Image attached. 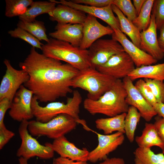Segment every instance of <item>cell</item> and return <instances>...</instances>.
I'll use <instances>...</instances> for the list:
<instances>
[{
  "instance_id": "6da1fadb",
  "label": "cell",
  "mask_w": 164,
  "mask_h": 164,
  "mask_svg": "<svg viewBox=\"0 0 164 164\" xmlns=\"http://www.w3.org/2000/svg\"><path fill=\"white\" fill-rule=\"evenodd\" d=\"M19 65L29 76L24 86L42 102L54 101L72 93L73 80L79 71L68 63L39 53L33 47Z\"/></svg>"
},
{
  "instance_id": "7a4b0ae2",
  "label": "cell",
  "mask_w": 164,
  "mask_h": 164,
  "mask_svg": "<svg viewBox=\"0 0 164 164\" xmlns=\"http://www.w3.org/2000/svg\"><path fill=\"white\" fill-rule=\"evenodd\" d=\"M127 95L122 81L117 79L110 88L98 99L86 98L84 107L93 115L101 114L112 117L127 113L129 107L126 101Z\"/></svg>"
},
{
  "instance_id": "3957f363",
  "label": "cell",
  "mask_w": 164,
  "mask_h": 164,
  "mask_svg": "<svg viewBox=\"0 0 164 164\" xmlns=\"http://www.w3.org/2000/svg\"><path fill=\"white\" fill-rule=\"evenodd\" d=\"M82 97L77 90L73 92L72 97L69 98L66 103L57 101L50 102L46 106H40L36 97L33 96L31 102L33 114L36 120L42 123L47 122L62 114H66L75 119L78 123L83 125L85 122L80 118V106Z\"/></svg>"
},
{
  "instance_id": "277c9868",
  "label": "cell",
  "mask_w": 164,
  "mask_h": 164,
  "mask_svg": "<svg viewBox=\"0 0 164 164\" xmlns=\"http://www.w3.org/2000/svg\"><path fill=\"white\" fill-rule=\"evenodd\" d=\"M41 50L46 56L66 62L80 71L91 67L88 50L68 43L50 38L42 45Z\"/></svg>"
},
{
  "instance_id": "5b68a950",
  "label": "cell",
  "mask_w": 164,
  "mask_h": 164,
  "mask_svg": "<svg viewBox=\"0 0 164 164\" xmlns=\"http://www.w3.org/2000/svg\"><path fill=\"white\" fill-rule=\"evenodd\" d=\"M116 80L90 67L79 70L73 80L72 87L87 91V98L95 100L110 89Z\"/></svg>"
},
{
  "instance_id": "8992f818",
  "label": "cell",
  "mask_w": 164,
  "mask_h": 164,
  "mask_svg": "<svg viewBox=\"0 0 164 164\" xmlns=\"http://www.w3.org/2000/svg\"><path fill=\"white\" fill-rule=\"evenodd\" d=\"M78 123L77 120L71 116L62 114L45 123L36 120L30 121L28 129L32 135L45 136L54 140L75 129Z\"/></svg>"
},
{
  "instance_id": "52a82bcc",
  "label": "cell",
  "mask_w": 164,
  "mask_h": 164,
  "mask_svg": "<svg viewBox=\"0 0 164 164\" xmlns=\"http://www.w3.org/2000/svg\"><path fill=\"white\" fill-rule=\"evenodd\" d=\"M28 122L23 120L19 127L18 132L22 142L16 156L28 160L35 156L43 159L53 158L54 152L52 148L46 143L44 145H41L30 134L28 129Z\"/></svg>"
},
{
  "instance_id": "ba28073f",
  "label": "cell",
  "mask_w": 164,
  "mask_h": 164,
  "mask_svg": "<svg viewBox=\"0 0 164 164\" xmlns=\"http://www.w3.org/2000/svg\"><path fill=\"white\" fill-rule=\"evenodd\" d=\"M88 50L91 67L96 69L104 64L114 55L124 51L121 45L113 38L99 39Z\"/></svg>"
},
{
  "instance_id": "9c48e42d",
  "label": "cell",
  "mask_w": 164,
  "mask_h": 164,
  "mask_svg": "<svg viewBox=\"0 0 164 164\" xmlns=\"http://www.w3.org/2000/svg\"><path fill=\"white\" fill-rule=\"evenodd\" d=\"M4 63L6 67L0 85V100L7 98L12 102L21 86L28 80L29 76L24 70L13 68L9 60L5 59Z\"/></svg>"
},
{
  "instance_id": "30bf717a",
  "label": "cell",
  "mask_w": 164,
  "mask_h": 164,
  "mask_svg": "<svg viewBox=\"0 0 164 164\" xmlns=\"http://www.w3.org/2000/svg\"><path fill=\"white\" fill-rule=\"evenodd\" d=\"M91 131L97 135L98 143L97 146L89 152L88 161L95 163L99 161H102L108 158L111 152L115 150L124 142L125 137L124 133L120 132L110 135H103Z\"/></svg>"
},
{
  "instance_id": "8fae6325",
  "label": "cell",
  "mask_w": 164,
  "mask_h": 164,
  "mask_svg": "<svg viewBox=\"0 0 164 164\" xmlns=\"http://www.w3.org/2000/svg\"><path fill=\"white\" fill-rule=\"evenodd\" d=\"M135 65L129 55L124 51L114 55L96 69L116 79H121L128 76L135 68Z\"/></svg>"
},
{
  "instance_id": "7c38bea8",
  "label": "cell",
  "mask_w": 164,
  "mask_h": 164,
  "mask_svg": "<svg viewBox=\"0 0 164 164\" xmlns=\"http://www.w3.org/2000/svg\"><path fill=\"white\" fill-rule=\"evenodd\" d=\"M33 92L22 85L16 93L9 112L14 120L22 122L28 121L34 117L32 110L31 102Z\"/></svg>"
},
{
  "instance_id": "4fadbf2b",
  "label": "cell",
  "mask_w": 164,
  "mask_h": 164,
  "mask_svg": "<svg viewBox=\"0 0 164 164\" xmlns=\"http://www.w3.org/2000/svg\"><path fill=\"white\" fill-rule=\"evenodd\" d=\"M122 81L127 92V104L136 108L141 117L146 121H150L157 115L153 107L142 96L128 76L124 78Z\"/></svg>"
},
{
  "instance_id": "5bb4252c",
  "label": "cell",
  "mask_w": 164,
  "mask_h": 164,
  "mask_svg": "<svg viewBox=\"0 0 164 164\" xmlns=\"http://www.w3.org/2000/svg\"><path fill=\"white\" fill-rule=\"evenodd\" d=\"M112 38L118 41L131 58L136 67L155 64L158 61L130 41L120 30L113 29Z\"/></svg>"
},
{
  "instance_id": "9a60e30c",
  "label": "cell",
  "mask_w": 164,
  "mask_h": 164,
  "mask_svg": "<svg viewBox=\"0 0 164 164\" xmlns=\"http://www.w3.org/2000/svg\"><path fill=\"white\" fill-rule=\"evenodd\" d=\"M50 0L56 4L69 6L98 18L106 23L113 29L121 30L119 21L113 14L111 5L103 7H97L75 3L71 0Z\"/></svg>"
},
{
  "instance_id": "2e32d148",
  "label": "cell",
  "mask_w": 164,
  "mask_h": 164,
  "mask_svg": "<svg viewBox=\"0 0 164 164\" xmlns=\"http://www.w3.org/2000/svg\"><path fill=\"white\" fill-rule=\"evenodd\" d=\"M83 25V36L80 47L87 50L95 41L106 35H112L114 30L109 26H105L99 22L96 18L89 14Z\"/></svg>"
},
{
  "instance_id": "e0dca14e",
  "label": "cell",
  "mask_w": 164,
  "mask_h": 164,
  "mask_svg": "<svg viewBox=\"0 0 164 164\" xmlns=\"http://www.w3.org/2000/svg\"><path fill=\"white\" fill-rule=\"evenodd\" d=\"M60 157L76 161L87 162L89 152L86 148L82 149L68 140L63 136L54 139L52 143L46 142Z\"/></svg>"
},
{
  "instance_id": "ac0fdd59",
  "label": "cell",
  "mask_w": 164,
  "mask_h": 164,
  "mask_svg": "<svg viewBox=\"0 0 164 164\" xmlns=\"http://www.w3.org/2000/svg\"><path fill=\"white\" fill-rule=\"evenodd\" d=\"M157 30L154 16L152 14L149 26L141 32L140 48L158 61L163 58L164 54L158 44Z\"/></svg>"
},
{
  "instance_id": "d6986e66",
  "label": "cell",
  "mask_w": 164,
  "mask_h": 164,
  "mask_svg": "<svg viewBox=\"0 0 164 164\" xmlns=\"http://www.w3.org/2000/svg\"><path fill=\"white\" fill-rule=\"evenodd\" d=\"M54 32H50L51 38L68 43L72 45L80 47L83 36L82 24L58 23Z\"/></svg>"
},
{
  "instance_id": "ffe728a7",
  "label": "cell",
  "mask_w": 164,
  "mask_h": 164,
  "mask_svg": "<svg viewBox=\"0 0 164 164\" xmlns=\"http://www.w3.org/2000/svg\"><path fill=\"white\" fill-rule=\"evenodd\" d=\"M48 14L51 21L63 24H83L87 17L83 12L60 4L56 6L54 10Z\"/></svg>"
},
{
  "instance_id": "44dd1931",
  "label": "cell",
  "mask_w": 164,
  "mask_h": 164,
  "mask_svg": "<svg viewBox=\"0 0 164 164\" xmlns=\"http://www.w3.org/2000/svg\"><path fill=\"white\" fill-rule=\"evenodd\" d=\"M138 147L150 148L153 146L159 147L164 153V144L159 136L154 124L146 122L142 134L135 138Z\"/></svg>"
},
{
  "instance_id": "7402d4cb",
  "label": "cell",
  "mask_w": 164,
  "mask_h": 164,
  "mask_svg": "<svg viewBox=\"0 0 164 164\" xmlns=\"http://www.w3.org/2000/svg\"><path fill=\"white\" fill-rule=\"evenodd\" d=\"M132 80L137 79H149L164 81V62L136 67L128 75Z\"/></svg>"
},
{
  "instance_id": "603a6c76",
  "label": "cell",
  "mask_w": 164,
  "mask_h": 164,
  "mask_svg": "<svg viewBox=\"0 0 164 164\" xmlns=\"http://www.w3.org/2000/svg\"><path fill=\"white\" fill-rule=\"evenodd\" d=\"M113 12L117 16L121 31L125 35H127L132 42L140 48L141 32L139 29L128 19L119 9L113 4L111 5Z\"/></svg>"
},
{
  "instance_id": "cb8c5ba5",
  "label": "cell",
  "mask_w": 164,
  "mask_h": 164,
  "mask_svg": "<svg viewBox=\"0 0 164 164\" xmlns=\"http://www.w3.org/2000/svg\"><path fill=\"white\" fill-rule=\"evenodd\" d=\"M126 113L107 118H98L95 121L96 128L103 131L104 135H110L114 132L125 133V120Z\"/></svg>"
},
{
  "instance_id": "d4e9b609",
  "label": "cell",
  "mask_w": 164,
  "mask_h": 164,
  "mask_svg": "<svg viewBox=\"0 0 164 164\" xmlns=\"http://www.w3.org/2000/svg\"><path fill=\"white\" fill-rule=\"evenodd\" d=\"M56 4L50 0L49 2L33 1L26 13L19 16V18L24 21L34 22L38 16L43 14H49L52 12L56 7Z\"/></svg>"
},
{
  "instance_id": "484cf974",
  "label": "cell",
  "mask_w": 164,
  "mask_h": 164,
  "mask_svg": "<svg viewBox=\"0 0 164 164\" xmlns=\"http://www.w3.org/2000/svg\"><path fill=\"white\" fill-rule=\"evenodd\" d=\"M134 154L135 164H164V153L155 154L150 148L138 147Z\"/></svg>"
},
{
  "instance_id": "4316f807",
  "label": "cell",
  "mask_w": 164,
  "mask_h": 164,
  "mask_svg": "<svg viewBox=\"0 0 164 164\" xmlns=\"http://www.w3.org/2000/svg\"><path fill=\"white\" fill-rule=\"evenodd\" d=\"M141 117V114L136 108L129 106L125 118L124 129L126 137L131 143L134 140L135 132Z\"/></svg>"
},
{
  "instance_id": "83f0119b",
  "label": "cell",
  "mask_w": 164,
  "mask_h": 164,
  "mask_svg": "<svg viewBox=\"0 0 164 164\" xmlns=\"http://www.w3.org/2000/svg\"><path fill=\"white\" fill-rule=\"evenodd\" d=\"M17 26V27L28 32L40 41L44 40L47 43L49 41L46 33L44 23L42 21L36 20L29 22L20 20Z\"/></svg>"
},
{
  "instance_id": "f1b7e54d",
  "label": "cell",
  "mask_w": 164,
  "mask_h": 164,
  "mask_svg": "<svg viewBox=\"0 0 164 164\" xmlns=\"http://www.w3.org/2000/svg\"><path fill=\"white\" fill-rule=\"evenodd\" d=\"M33 2L32 0H5V16L12 18L24 14Z\"/></svg>"
},
{
  "instance_id": "f546056e",
  "label": "cell",
  "mask_w": 164,
  "mask_h": 164,
  "mask_svg": "<svg viewBox=\"0 0 164 164\" xmlns=\"http://www.w3.org/2000/svg\"><path fill=\"white\" fill-rule=\"evenodd\" d=\"M154 0H146L138 15L132 22L141 32L149 26Z\"/></svg>"
},
{
  "instance_id": "4dcf8cb0",
  "label": "cell",
  "mask_w": 164,
  "mask_h": 164,
  "mask_svg": "<svg viewBox=\"0 0 164 164\" xmlns=\"http://www.w3.org/2000/svg\"><path fill=\"white\" fill-rule=\"evenodd\" d=\"M8 33L13 38L22 39L32 46L33 47L42 50L43 45L40 40L30 33L19 27L8 31Z\"/></svg>"
},
{
  "instance_id": "1f68e13d",
  "label": "cell",
  "mask_w": 164,
  "mask_h": 164,
  "mask_svg": "<svg viewBox=\"0 0 164 164\" xmlns=\"http://www.w3.org/2000/svg\"><path fill=\"white\" fill-rule=\"evenodd\" d=\"M113 4L116 6L132 22L136 18L135 8L130 0H113Z\"/></svg>"
},
{
  "instance_id": "d6a6232c",
  "label": "cell",
  "mask_w": 164,
  "mask_h": 164,
  "mask_svg": "<svg viewBox=\"0 0 164 164\" xmlns=\"http://www.w3.org/2000/svg\"><path fill=\"white\" fill-rule=\"evenodd\" d=\"M158 102L164 103V82L159 80L144 79Z\"/></svg>"
},
{
  "instance_id": "836d02e7",
  "label": "cell",
  "mask_w": 164,
  "mask_h": 164,
  "mask_svg": "<svg viewBox=\"0 0 164 164\" xmlns=\"http://www.w3.org/2000/svg\"><path fill=\"white\" fill-rule=\"evenodd\" d=\"M157 29L164 26V0H155L152 9Z\"/></svg>"
},
{
  "instance_id": "e575fe53",
  "label": "cell",
  "mask_w": 164,
  "mask_h": 164,
  "mask_svg": "<svg viewBox=\"0 0 164 164\" xmlns=\"http://www.w3.org/2000/svg\"><path fill=\"white\" fill-rule=\"evenodd\" d=\"M134 85L142 96L153 107L158 102L151 89L144 79H138Z\"/></svg>"
},
{
  "instance_id": "d590c367",
  "label": "cell",
  "mask_w": 164,
  "mask_h": 164,
  "mask_svg": "<svg viewBox=\"0 0 164 164\" xmlns=\"http://www.w3.org/2000/svg\"><path fill=\"white\" fill-rule=\"evenodd\" d=\"M73 2L97 7H103L113 4V0H71Z\"/></svg>"
},
{
  "instance_id": "8d00e7d4",
  "label": "cell",
  "mask_w": 164,
  "mask_h": 164,
  "mask_svg": "<svg viewBox=\"0 0 164 164\" xmlns=\"http://www.w3.org/2000/svg\"><path fill=\"white\" fill-rule=\"evenodd\" d=\"M15 135V133L8 130L5 125L0 126V149H2Z\"/></svg>"
},
{
  "instance_id": "74e56055",
  "label": "cell",
  "mask_w": 164,
  "mask_h": 164,
  "mask_svg": "<svg viewBox=\"0 0 164 164\" xmlns=\"http://www.w3.org/2000/svg\"><path fill=\"white\" fill-rule=\"evenodd\" d=\"M12 103L7 98L0 100V126L5 125V115L7 110L10 108Z\"/></svg>"
},
{
  "instance_id": "f35d334b",
  "label": "cell",
  "mask_w": 164,
  "mask_h": 164,
  "mask_svg": "<svg viewBox=\"0 0 164 164\" xmlns=\"http://www.w3.org/2000/svg\"><path fill=\"white\" fill-rule=\"evenodd\" d=\"M159 136L164 144V120L158 115L155 118L154 123Z\"/></svg>"
},
{
  "instance_id": "ab89813d",
  "label": "cell",
  "mask_w": 164,
  "mask_h": 164,
  "mask_svg": "<svg viewBox=\"0 0 164 164\" xmlns=\"http://www.w3.org/2000/svg\"><path fill=\"white\" fill-rule=\"evenodd\" d=\"M53 164H89L87 162L76 161L68 158L59 157L54 159Z\"/></svg>"
},
{
  "instance_id": "60d3db41",
  "label": "cell",
  "mask_w": 164,
  "mask_h": 164,
  "mask_svg": "<svg viewBox=\"0 0 164 164\" xmlns=\"http://www.w3.org/2000/svg\"><path fill=\"white\" fill-rule=\"evenodd\" d=\"M98 164H126L124 159L119 157L108 158Z\"/></svg>"
},
{
  "instance_id": "b9f144b4",
  "label": "cell",
  "mask_w": 164,
  "mask_h": 164,
  "mask_svg": "<svg viewBox=\"0 0 164 164\" xmlns=\"http://www.w3.org/2000/svg\"><path fill=\"white\" fill-rule=\"evenodd\" d=\"M153 107L157 115L162 117L164 120V103L157 102Z\"/></svg>"
},
{
  "instance_id": "7bdbcfd3",
  "label": "cell",
  "mask_w": 164,
  "mask_h": 164,
  "mask_svg": "<svg viewBox=\"0 0 164 164\" xmlns=\"http://www.w3.org/2000/svg\"><path fill=\"white\" fill-rule=\"evenodd\" d=\"M159 31L160 34L158 38V43L160 49L164 54V26Z\"/></svg>"
},
{
  "instance_id": "ee69618b",
  "label": "cell",
  "mask_w": 164,
  "mask_h": 164,
  "mask_svg": "<svg viewBox=\"0 0 164 164\" xmlns=\"http://www.w3.org/2000/svg\"><path fill=\"white\" fill-rule=\"evenodd\" d=\"M146 0H133V5L135 8L137 16L139 14Z\"/></svg>"
},
{
  "instance_id": "f6af8a7d",
  "label": "cell",
  "mask_w": 164,
  "mask_h": 164,
  "mask_svg": "<svg viewBox=\"0 0 164 164\" xmlns=\"http://www.w3.org/2000/svg\"><path fill=\"white\" fill-rule=\"evenodd\" d=\"M18 161L19 164H28V160L22 157H19Z\"/></svg>"
}]
</instances>
